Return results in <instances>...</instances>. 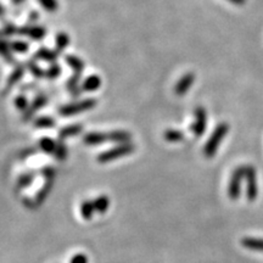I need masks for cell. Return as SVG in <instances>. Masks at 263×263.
Returning <instances> with one entry per match:
<instances>
[{
  "label": "cell",
  "instance_id": "obj_15",
  "mask_svg": "<svg viewBox=\"0 0 263 263\" xmlns=\"http://www.w3.org/2000/svg\"><path fill=\"white\" fill-rule=\"evenodd\" d=\"M65 62L72 68L73 73L82 74L83 71H84V62H83V60L80 57L76 56V55H66Z\"/></svg>",
  "mask_w": 263,
  "mask_h": 263
},
{
  "label": "cell",
  "instance_id": "obj_27",
  "mask_svg": "<svg viewBox=\"0 0 263 263\" xmlns=\"http://www.w3.org/2000/svg\"><path fill=\"white\" fill-rule=\"evenodd\" d=\"M34 178H36V173L34 172H26L24 174H21L17 179V187L20 189H25V188L30 187L33 183Z\"/></svg>",
  "mask_w": 263,
  "mask_h": 263
},
{
  "label": "cell",
  "instance_id": "obj_22",
  "mask_svg": "<svg viewBox=\"0 0 263 263\" xmlns=\"http://www.w3.org/2000/svg\"><path fill=\"white\" fill-rule=\"evenodd\" d=\"M95 211L98 213H105L110 207V199L106 195H100L93 201Z\"/></svg>",
  "mask_w": 263,
  "mask_h": 263
},
{
  "label": "cell",
  "instance_id": "obj_18",
  "mask_svg": "<svg viewBox=\"0 0 263 263\" xmlns=\"http://www.w3.org/2000/svg\"><path fill=\"white\" fill-rule=\"evenodd\" d=\"M0 56H2L8 63L15 62V57H14L13 55L10 43H8L7 39L4 38H0Z\"/></svg>",
  "mask_w": 263,
  "mask_h": 263
},
{
  "label": "cell",
  "instance_id": "obj_17",
  "mask_svg": "<svg viewBox=\"0 0 263 263\" xmlns=\"http://www.w3.org/2000/svg\"><path fill=\"white\" fill-rule=\"evenodd\" d=\"M71 44V38L67 33L65 32H59L55 36V50L59 54H61L68 45Z\"/></svg>",
  "mask_w": 263,
  "mask_h": 263
},
{
  "label": "cell",
  "instance_id": "obj_33",
  "mask_svg": "<svg viewBox=\"0 0 263 263\" xmlns=\"http://www.w3.org/2000/svg\"><path fill=\"white\" fill-rule=\"evenodd\" d=\"M14 104H15L16 110H19V111L26 112L28 110V108H30V103H28L27 98H26V95H24V94L17 95V97L15 98V101H14Z\"/></svg>",
  "mask_w": 263,
  "mask_h": 263
},
{
  "label": "cell",
  "instance_id": "obj_24",
  "mask_svg": "<svg viewBox=\"0 0 263 263\" xmlns=\"http://www.w3.org/2000/svg\"><path fill=\"white\" fill-rule=\"evenodd\" d=\"M95 212V207H94V202L91 200H85L82 202L80 205V215L84 219H92L93 218V215Z\"/></svg>",
  "mask_w": 263,
  "mask_h": 263
},
{
  "label": "cell",
  "instance_id": "obj_1",
  "mask_svg": "<svg viewBox=\"0 0 263 263\" xmlns=\"http://www.w3.org/2000/svg\"><path fill=\"white\" fill-rule=\"evenodd\" d=\"M132 134L126 131H111L109 133L103 132H89L83 137V143L89 146L99 145L105 141H111L116 144H126L131 143Z\"/></svg>",
  "mask_w": 263,
  "mask_h": 263
},
{
  "label": "cell",
  "instance_id": "obj_6",
  "mask_svg": "<svg viewBox=\"0 0 263 263\" xmlns=\"http://www.w3.org/2000/svg\"><path fill=\"white\" fill-rule=\"evenodd\" d=\"M245 179H246V199L255 201L258 195V183H257L256 168L251 164H245Z\"/></svg>",
  "mask_w": 263,
  "mask_h": 263
},
{
  "label": "cell",
  "instance_id": "obj_36",
  "mask_svg": "<svg viewBox=\"0 0 263 263\" xmlns=\"http://www.w3.org/2000/svg\"><path fill=\"white\" fill-rule=\"evenodd\" d=\"M33 154H36V150H34V149H27V150H25V151L21 154V158H22V160H25V158L30 157V156L33 155Z\"/></svg>",
  "mask_w": 263,
  "mask_h": 263
},
{
  "label": "cell",
  "instance_id": "obj_14",
  "mask_svg": "<svg viewBox=\"0 0 263 263\" xmlns=\"http://www.w3.org/2000/svg\"><path fill=\"white\" fill-rule=\"evenodd\" d=\"M66 86H67V91L72 94V97H78L82 93V84H80V74L73 73L72 76L68 78L67 82H66Z\"/></svg>",
  "mask_w": 263,
  "mask_h": 263
},
{
  "label": "cell",
  "instance_id": "obj_37",
  "mask_svg": "<svg viewBox=\"0 0 263 263\" xmlns=\"http://www.w3.org/2000/svg\"><path fill=\"white\" fill-rule=\"evenodd\" d=\"M229 3H232L234 5H244L246 3V0H228Z\"/></svg>",
  "mask_w": 263,
  "mask_h": 263
},
{
  "label": "cell",
  "instance_id": "obj_30",
  "mask_svg": "<svg viewBox=\"0 0 263 263\" xmlns=\"http://www.w3.org/2000/svg\"><path fill=\"white\" fill-rule=\"evenodd\" d=\"M61 73H62V68L59 63L56 62L50 63L49 68L45 71V78H48V79H56V78H59V76Z\"/></svg>",
  "mask_w": 263,
  "mask_h": 263
},
{
  "label": "cell",
  "instance_id": "obj_31",
  "mask_svg": "<svg viewBox=\"0 0 263 263\" xmlns=\"http://www.w3.org/2000/svg\"><path fill=\"white\" fill-rule=\"evenodd\" d=\"M37 2H38L39 4L42 5V8L44 9L45 11H48V13H56L60 8V4L57 0H37Z\"/></svg>",
  "mask_w": 263,
  "mask_h": 263
},
{
  "label": "cell",
  "instance_id": "obj_9",
  "mask_svg": "<svg viewBox=\"0 0 263 263\" xmlns=\"http://www.w3.org/2000/svg\"><path fill=\"white\" fill-rule=\"evenodd\" d=\"M195 82V74L193 72H188V73L183 74L181 77V79L178 80L177 84L174 85V94L177 97H183L186 95L188 92L190 91L192 85Z\"/></svg>",
  "mask_w": 263,
  "mask_h": 263
},
{
  "label": "cell",
  "instance_id": "obj_7",
  "mask_svg": "<svg viewBox=\"0 0 263 263\" xmlns=\"http://www.w3.org/2000/svg\"><path fill=\"white\" fill-rule=\"evenodd\" d=\"M207 128V111L202 106H196L194 110V123L192 124V132L195 137H201Z\"/></svg>",
  "mask_w": 263,
  "mask_h": 263
},
{
  "label": "cell",
  "instance_id": "obj_21",
  "mask_svg": "<svg viewBox=\"0 0 263 263\" xmlns=\"http://www.w3.org/2000/svg\"><path fill=\"white\" fill-rule=\"evenodd\" d=\"M33 124L38 129H51L55 127V120L50 116H39L34 120Z\"/></svg>",
  "mask_w": 263,
  "mask_h": 263
},
{
  "label": "cell",
  "instance_id": "obj_28",
  "mask_svg": "<svg viewBox=\"0 0 263 263\" xmlns=\"http://www.w3.org/2000/svg\"><path fill=\"white\" fill-rule=\"evenodd\" d=\"M10 47L13 53L17 54H26L30 50V45H28V43L24 42V40H11Z\"/></svg>",
  "mask_w": 263,
  "mask_h": 263
},
{
  "label": "cell",
  "instance_id": "obj_13",
  "mask_svg": "<svg viewBox=\"0 0 263 263\" xmlns=\"http://www.w3.org/2000/svg\"><path fill=\"white\" fill-rule=\"evenodd\" d=\"M83 132V126L80 123H74L70 124V126H65L63 128L60 129L59 132V139L65 140L67 138L76 137V135L80 134Z\"/></svg>",
  "mask_w": 263,
  "mask_h": 263
},
{
  "label": "cell",
  "instance_id": "obj_25",
  "mask_svg": "<svg viewBox=\"0 0 263 263\" xmlns=\"http://www.w3.org/2000/svg\"><path fill=\"white\" fill-rule=\"evenodd\" d=\"M163 139L169 141V143H179L184 139L183 132L178 131V129H167L163 133Z\"/></svg>",
  "mask_w": 263,
  "mask_h": 263
},
{
  "label": "cell",
  "instance_id": "obj_3",
  "mask_svg": "<svg viewBox=\"0 0 263 263\" xmlns=\"http://www.w3.org/2000/svg\"><path fill=\"white\" fill-rule=\"evenodd\" d=\"M135 145L133 143H126V144H118L117 146L112 147V149L106 150V151L101 152L98 155L97 160L99 163H108L111 161L122 158L124 156H128L134 152Z\"/></svg>",
  "mask_w": 263,
  "mask_h": 263
},
{
  "label": "cell",
  "instance_id": "obj_4",
  "mask_svg": "<svg viewBox=\"0 0 263 263\" xmlns=\"http://www.w3.org/2000/svg\"><path fill=\"white\" fill-rule=\"evenodd\" d=\"M98 101L94 98H86V99H82L79 101H74V103L66 104L62 105L61 108L57 110L59 115H61L62 117H68L73 116V115L82 114V112L91 111L97 106Z\"/></svg>",
  "mask_w": 263,
  "mask_h": 263
},
{
  "label": "cell",
  "instance_id": "obj_8",
  "mask_svg": "<svg viewBox=\"0 0 263 263\" xmlns=\"http://www.w3.org/2000/svg\"><path fill=\"white\" fill-rule=\"evenodd\" d=\"M19 34L28 37L30 39L34 40V42H40V40L44 39L45 36H47V30L43 26L31 25L19 28Z\"/></svg>",
  "mask_w": 263,
  "mask_h": 263
},
{
  "label": "cell",
  "instance_id": "obj_34",
  "mask_svg": "<svg viewBox=\"0 0 263 263\" xmlns=\"http://www.w3.org/2000/svg\"><path fill=\"white\" fill-rule=\"evenodd\" d=\"M40 173H42V176H44L45 181H54L55 174H56V170H55V168H53V167L45 166L44 168L40 169Z\"/></svg>",
  "mask_w": 263,
  "mask_h": 263
},
{
  "label": "cell",
  "instance_id": "obj_32",
  "mask_svg": "<svg viewBox=\"0 0 263 263\" xmlns=\"http://www.w3.org/2000/svg\"><path fill=\"white\" fill-rule=\"evenodd\" d=\"M16 33H19V28L14 24H7L0 30V38H10V37H13Z\"/></svg>",
  "mask_w": 263,
  "mask_h": 263
},
{
  "label": "cell",
  "instance_id": "obj_26",
  "mask_svg": "<svg viewBox=\"0 0 263 263\" xmlns=\"http://www.w3.org/2000/svg\"><path fill=\"white\" fill-rule=\"evenodd\" d=\"M39 147L45 154H54L56 149V141L49 137H44L39 140Z\"/></svg>",
  "mask_w": 263,
  "mask_h": 263
},
{
  "label": "cell",
  "instance_id": "obj_39",
  "mask_svg": "<svg viewBox=\"0 0 263 263\" xmlns=\"http://www.w3.org/2000/svg\"><path fill=\"white\" fill-rule=\"evenodd\" d=\"M4 15H5V8L0 4V17L4 16Z\"/></svg>",
  "mask_w": 263,
  "mask_h": 263
},
{
  "label": "cell",
  "instance_id": "obj_2",
  "mask_svg": "<svg viewBox=\"0 0 263 263\" xmlns=\"http://www.w3.org/2000/svg\"><path fill=\"white\" fill-rule=\"evenodd\" d=\"M228 132H229V124L227 122L219 123L218 126L216 127L215 131H213L212 134L210 135L209 140H207L206 144H205L204 150H202L205 157L212 158L213 156L217 154L218 147L221 145V143L223 141L224 138L227 137Z\"/></svg>",
  "mask_w": 263,
  "mask_h": 263
},
{
  "label": "cell",
  "instance_id": "obj_16",
  "mask_svg": "<svg viewBox=\"0 0 263 263\" xmlns=\"http://www.w3.org/2000/svg\"><path fill=\"white\" fill-rule=\"evenodd\" d=\"M25 71H26V66L24 65H17L15 67V70L11 72V74L9 76L8 80H7V88L8 89H11L14 85H16L17 83L20 82V80L24 78V74H25Z\"/></svg>",
  "mask_w": 263,
  "mask_h": 263
},
{
  "label": "cell",
  "instance_id": "obj_5",
  "mask_svg": "<svg viewBox=\"0 0 263 263\" xmlns=\"http://www.w3.org/2000/svg\"><path fill=\"white\" fill-rule=\"evenodd\" d=\"M245 178V164L236 167L233 170L232 177L229 181V187H228V195L230 200H238L241 195V181Z\"/></svg>",
  "mask_w": 263,
  "mask_h": 263
},
{
  "label": "cell",
  "instance_id": "obj_11",
  "mask_svg": "<svg viewBox=\"0 0 263 263\" xmlns=\"http://www.w3.org/2000/svg\"><path fill=\"white\" fill-rule=\"evenodd\" d=\"M59 59V53L53 49H48L45 47L39 48L34 54V60H42V61L48 63H55Z\"/></svg>",
  "mask_w": 263,
  "mask_h": 263
},
{
  "label": "cell",
  "instance_id": "obj_19",
  "mask_svg": "<svg viewBox=\"0 0 263 263\" xmlns=\"http://www.w3.org/2000/svg\"><path fill=\"white\" fill-rule=\"evenodd\" d=\"M241 245L248 250L261 251L263 252V239L259 238H244L241 240Z\"/></svg>",
  "mask_w": 263,
  "mask_h": 263
},
{
  "label": "cell",
  "instance_id": "obj_40",
  "mask_svg": "<svg viewBox=\"0 0 263 263\" xmlns=\"http://www.w3.org/2000/svg\"><path fill=\"white\" fill-rule=\"evenodd\" d=\"M24 2H25V0H13V4L14 5H20V4H22Z\"/></svg>",
  "mask_w": 263,
  "mask_h": 263
},
{
  "label": "cell",
  "instance_id": "obj_23",
  "mask_svg": "<svg viewBox=\"0 0 263 263\" xmlns=\"http://www.w3.org/2000/svg\"><path fill=\"white\" fill-rule=\"evenodd\" d=\"M26 67L28 68V71L31 72L32 76L34 78H38V79L45 78V71L36 62V60H31V61H28L26 63Z\"/></svg>",
  "mask_w": 263,
  "mask_h": 263
},
{
  "label": "cell",
  "instance_id": "obj_35",
  "mask_svg": "<svg viewBox=\"0 0 263 263\" xmlns=\"http://www.w3.org/2000/svg\"><path fill=\"white\" fill-rule=\"evenodd\" d=\"M71 263H88V257L84 253H77L76 256L72 257Z\"/></svg>",
  "mask_w": 263,
  "mask_h": 263
},
{
  "label": "cell",
  "instance_id": "obj_20",
  "mask_svg": "<svg viewBox=\"0 0 263 263\" xmlns=\"http://www.w3.org/2000/svg\"><path fill=\"white\" fill-rule=\"evenodd\" d=\"M53 186H54V181H45V184L36 195V205L43 204V202L47 200L48 195L50 194L51 189H53Z\"/></svg>",
  "mask_w": 263,
  "mask_h": 263
},
{
  "label": "cell",
  "instance_id": "obj_10",
  "mask_svg": "<svg viewBox=\"0 0 263 263\" xmlns=\"http://www.w3.org/2000/svg\"><path fill=\"white\" fill-rule=\"evenodd\" d=\"M47 103L48 98L45 97V95H38V97L34 98V100L32 101L30 108H28L27 111L24 114V118H22V120H24L25 122L32 120V117H34V114H36L37 111H39L40 109L44 108V106L47 105Z\"/></svg>",
  "mask_w": 263,
  "mask_h": 263
},
{
  "label": "cell",
  "instance_id": "obj_38",
  "mask_svg": "<svg viewBox=\"0 0 263 263\" xmlns=\"http://www.w3.org/2000/svg\"><path fill=\"white\" fill-rule=\"evenodd\" d=\"M31 19H32V21H37V20L39 19V14L38 13H32L31 14Z\"/></svg>",
  "mask_w": 263,
  "mask_h": 263
},
{
  "label": "cell",
  "instance_id": "obj_12",
  "mask_svg": "<svg viewBox=\"0 0 263 263\" xmlns=\"http://www.w3.org/2000/svg\"><path fill=\"white\" fill-rule=\"evenodd\" d=\"M101 83H103V80H101L100 76H98V74H91V76L86 77L82 82V91L88 92V93L97 92L100 89Z\"/></svg>",
  "mask_w": 263,
  "mask_h": 263
},
{
  "label": "cell",
  "instance_id": "obj_29",
  "mask_svg": "<svg viewBox=\"0 0 263 263\" xmlns=\"http://www.w3.org/2000/svg\"><path fill=\"white\" fill-rule=\"evenodd\" d=\"M67 155H68L67 147H66L63 140L59 139L56 143V149H55V152H54L55 158H56L57 161H63V160H66Z\"/></svg>",
  "mask_w": 263,
  "mask_h": 263
}]
</instances>
